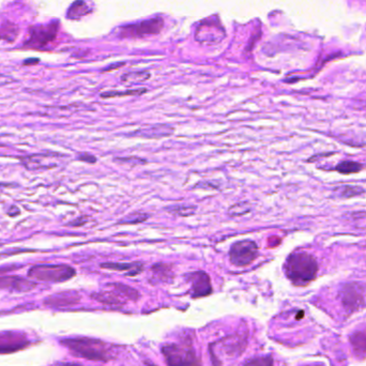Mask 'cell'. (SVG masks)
Masks as SVG:
<instances>
[{
    "label": "cell",
    "mask_w": 366,
    "mask_h": 366,
    "mask_svg": "<svg viewBox=\"0 0 366 366\" xmlns=\"http://www.w3.org/2000/svg\"><path fill=\"white\" fill-rule=\"evenodd\" d=\"M60 344L66 347L75 356L91 361L108 362L114 358L112 347L101 340L92 338H66Z\"/></svg>",
    "instance_id": "obj_1"
},
{
    "label": "cell",
    "mask_w": 366,
    "mask_h": 366,
    "mask_svg": "<svg viewBox=\"0 0 366 366\" xmlns=\"http://www.w3.org/2000/svg\"><path fill=\"white\" fill-rule=\"evenodd\" d=\"M318 272V264L308 252H294L287 258L285 273L296 286H306L314 280Z\"/></svg>",
    "instance_id": "obj_2"
},
{
    "label": "cell",
    "mask_w": 366,
    "mask_h": 366,
    "mask_svg": "<svg viewBox=\"0 0 366 366\" xmlns=\"http://www.w3.org/2000/svg\"><path fill=\"white\" fill-rule=\"evenodd\" d=\"M162 354L167 366H202L190 342H170L162 347Z\"/></svg>",
    "instance_id": "obj_3"
},
{
    "label": "cell",
    "mask_w": 366,
    "mask_h": 366,
    "mask_svg": "<svg viewBox=\"0 0 366 366\" xmlns=\"http://www.w3.org/2000/svg\"><path fill=\"white\" fill-rule=\"evenodd\" d=\"M76 271L68 264H36L28 271V278L41 282L62 283L75 276Z\"/></svg>",
    "instance_id": "obj_4"
},
{
    "label": "cell",
    "mask_w": 366,
    "mask_h": 366,
    "mask_svg": "<svg viewBox=\"0 0 366 366\" xmlns=\"http://www.w3.org/2000/svg\"><path fill=\"white\" fill-rule=\"evenodd\" d=\"M91 296L100 303L112 305V306H122L128 301H136L140 298V294L136 289L121 283H112L108 285V290L92 294Z\"/></svg>",
    "instance_id": "obj_5"
},
{
    "label": "cell",
    "mask_w": 366,
    "mask_h": 366,
    "mask_svg": "<svg viewBox=\"0 0 366 366\" xmlns=\"http://www.w3.org/2000/svg\"><path fill=\"white\" fill-rule=\"evenodd\" d=\"M59 22H54L48 25H34L28 30V38L24 42L26 48L42 50L54 41L57 36Z\"/></svg>",
    "instance_id": "obj_6"
},
{
    "label": "cell",
    "mask_w": 366,
    "mask_h": 366,
    "mask_svg": "<svg viewBox=\"0 0 366 366\" xmlns=\"http://www.w3.org/2000/svg\"><path fill=\"white\" fill-rule=\"evenodd\" d=\"M258 256V246L255 241L242 240L232 244L230 250V262L237 266H246L253 262Z\"/></svg>",
    "instance_id": "obj_7"
},
{
    "label": "cell",
    "mask_w": 366,
    "mask_h": 366,
    "mask_svg": "<svg viewBox=\"0 0 366 366\" xmlns=\"http://www.w3.org/2000/svg\"><path fill=\"white\" fill-rule=\"evenodd\" d=\"M340 301L348 315L361 310L365 305L363 287L356 283L344 285L340 290Z\"/></svg>",
    "instance_id": "obj_8"
},
{
    "label": "cell",
    "mask_w": 366,
    "mask_h": 366,
    "mask_svg": "<svg viewBox=\"0 0 366 366\" xmlns=\"http://www.w3.org/2000/svg\"><path fill=\"white\" fill-rule=\"evenodd\" d=\"M32 345L27 335L16 331L0 332V354H13Z\"/></svg>",
    "instance_id": "obj_9"
},
{
    "label": "cell",
    "mask_w": 366,
    "mask_h": 366,
    "mask_svg": "<svg viewBox=\"0 0 366 366\" xmlns=\"http://www.w3.org/2000/svg\"><path fill=\"white\" fill-rule=\"evenodd\" d=\"M196 40L204 44L213 45L220 43L225 38V32L218 22L208 20L198 26L196 30Z\"/></svg>",
    "instance_id": "obj_10"
},
{
    "label": "cell",
    "mask_w": 366,
    "mask_h": 366,
    "mask_svg": "<svg viewBox=\"0 0 366 366\" xmlns=\"http://www.w3.org/2000/svg\"><path fill=\"white\" fill-rule=\"evenodd\" d=\"M164 22L162 18H156L149 20H144L135 25H130L122 29L121 36H144L156 34L163 28Z\"/></svg>",
    "instance_id": "obj_11"
},
{
    "label": "cell",
    "mask_w": 366,
    "mask_h": 366,
    "mask_svg": "<svg viewBox=\"0 0 366 366\" xmlns=\"http://www.w3.org/2000/svg\"><path fill=\"white\" fill-rule=\"evenodd\" d=\"M190 283L193 298H202L207 296L212 292V285L210 276L204 271L192 272L186 276Z\"/></svg>",
    "instance_id": "obj_12"
},
{
    "label": "cell",
    "mask_w": 366,
    "mask_h": 366,
    "mask_svg": "<svg viewBox=\"0 0 366 366\" xmlns=\"http://www.w3.org/2000/svg\"><path fill=\"white\" fill-rule=\"evenodd\" d=\"M36 287L34 282L20 276H2L0 278V290L14 292H28Z\"/></svg>",
    "instance_id": "obj_13"
},
{
    "label": "cell",
    "mask_w": 366,
    "mask_h": 366,
    "mask_svg": "<svg viewBox=\"0 0 366 366\" xmlns=\"http://www.w3.org/2000/svg\"><path fill=\"white\" fill-rule=\"evenodd\" d=\"M80 301V296L78 292H64L48 296V298L44 300V304L54 308H64V306H72V305L78 304Z\"/></svg>",
    "instance_id": "obj_14"
},
{
    "label": "cell",
    "mask_w": 366,
    "mask_h": 366,
    "mask_svg": "<svg viewBox=\"0 0 366 366\" xmlns=\"http://www.w3.org/2000/svg\"><path fill=\"white\" fill-rule=\"evenodd\" d=\"M174 133V128L168 124H156L144 128L137 130L132 133L133 136H142L146 138H161Z\"/></svg>",
    "instance_id": "obj_15"
},
{
    "label": "cell",
    "mask_w": 366,
    "mask_h": 366,
    "mask_svg": "<svg viewBox=\"0 0 366 366\" xmlns=\"http://www.w3.org/2000/svg\"><path fill=\"white\" fill-rule=\"evenodd\" d=\"M101 268L112 270V271L126 272V276H137V274H140L142 271L144 264L140 262H106V264H101Z\"/></svg>",
    "instance_id": "obj_16"
},
{
    "label": "cell",
    "mask_w": 366,
    "mask_h": 366,
    "mask_svg": "<svg viewBox=\"0 0 366 366\" xmlns=\"http://www.w3.org/2000/svg\"><path fill=\"white\" fill-rule=\"evenodd\" d=\"M350 345L356 356H366V333L358 331L350 335Z\"/></svg>",
    "instance_id": "obj_17"
},
{
    "label": "cell",
    "mask_w": 366,
    "mask_h": 366,
    "mask_svg": "<svg viewBox=\"0 0 366 366\" xmlns=\"http://www.w3.org/2000/svg\"><path fill=\"white\" fill-rule=\"evenodd\" d=\"M89 6L84 2V0H76L72 4L70 9L66 12V18L70 20H78L82 16H85L88 13H90Z\"/></svg>",
    "instance_id": "obj_18"
},
{
    "label": "cell",
    "mask_w": 366,
    "mask_h": 366,
    "mask_svg": "<svg viewBox=\"0 0 366 366\" xmlns=\"http://www.w3.org/2000/svg\"><path fill=\"white\" fill-rule=\"evenodd\" d=\"M18 27L10 22H6L0 26V40H4L9 43H13L18 36Z\"/></svg>",
    "instance_id": "obj_19"
},
{
    "label": "cell",
    "mask_w": 366,
    "mask_h": 366,
    "mask_svg": "<svg viewBox=\"0 0 366 366\" xmlns=\"http://www.w3.org/2000/svg\"><path fill=\"white\" fill-rule=\"evenodd\" d=\"M152 276L158 282H167L172 276V266L166 264H156L151 268Z\"/></svg>",
    "instance_id": "obj_20"
},
{
    "label": "cell",
    "mask_w": 366,
    "mask_h": 366,
    "mask_svg": "<svg viewBox=\"0 0 366 366\" xmlns=\"http://www.w3.org/2000/svg\"><path fill=\"white\" fill-rule=\"evenodd\" d=\"M166 211L172 213V214H174V216L186 218V216H190L195 214L196 207H195V206L181 204L170 206V207L166 208Z\"/></svg>",
    "instance_id": "obj_21"
},
{
    "label": "cell",
    "mask_w": 366,
    "mask_h": 366,
    "mask_svg": "<svg viewBox=\"0 0 366 366\" xmlns=\"http://www.w3.org/2000/svg\"><path fill=\"white\" fill-rule=\"evenodd\" d=\"M147 89H130L126 91H106V92L101 94V98H118V96H140L146 92Z\"/></svg>",
    "instance_id": "obj_22"
},
{
    "label": "cell",
    "mask_w": 366,
    "mask_h": 366,
    "mask_svg": "<svg viewBox=\"0 0 366 366\" xmlns=\"http://www.w3.org/2000/svg\"><path fill=\"white\" fill-rule=\"evenodd\" d=\"M361 170H362V165L360 163L352 162V161L342 162L336 166V170L342 174H356V172H359Z\"/></svg>",
    "instance_id": "obj_23"
},
{
    "label": "cell",
    "mask_w": 366,
    "mask_h": 366,
    "mask_svg": "<svg viewBox=\"0 0 366 366\" xmlns=\"http://www.w3.org/2000/svg\"><path fill=\"white\" fill-rule=\"evenodd\" d=\"M335 192H338L340 197L349 198L354 197L359 194H362L364 190L360 186H342L338 188H335Z\"/></svg>",
    "instance_id": "obj_24"
},
{
    "label": "cell",
    "mask_w": 366,
    "mask_h": 366,
    "mask_svg": "<svg viewBox=\"0 0 366 366\" xmlns=\"http://www.w3.org/2000/svg\"><path fill=\"white\" fill-rule=\"evenodd\" d=\"M273 359L271 356H255L244 363V366H273Z\"/></svg>",
    "instance_id": "obj_25"
},
{
    "label": "cell",
    "mask_w": 366,
    "mask_h": 366,
    "mask_svg": "<svg viewBox=\"0 0 366 366\" xmlns=\"http://www.w3.org/2000/svg\"><path fill=\"white\" fill-rule=\"evenodd\" d=\"M149 216L147 213L144 212H135L132 213V214L128 216L126 218H124L122 220H120V224H138V223H142L144 220H148Z\"/></svg>",
    "instance_id": "obj_26"
},
{
    "label": "cell",
    "mask_w": 366,
    "mask_h": 366,
    "mask_svg": "<svg viewBox=\"0 0 366 366\" xmlns=\"http://www.w3.org/2000/svg\"><path fill=\"white\" fill-rule=\"evenodd\" d=\"M250 211V206L248 204V202H240V204H237L232 206V207L230 209V211H228V214H230V216H244L246 214V213H248Z\"/></svg>",
    "instance_id": "obj_27"
},
{
    "label": "cell",
    "mask_w": 366,
    "mask_h": 366,
    "mask_svg": "<svg viewBox=\"0 0 366 366\" xmlns=\"http://www.w3.org/2000/svg\"><path fill=\"white\" fill-rule=\"evenodd\" d=\"M150 78L147 72H133L122 75V80L124 82H144Z\"/></svg>",
    "instance_id": "obj_28"
},
{
    "label": "cell",
    "mask_w": 366,
    "mask_h": 366,
    "mask_svg": "<svg viewBox=\"0 0 366 366\" xmlns=\"http://www.w3.org/2000/svg\"><path fill=\"white\" fill-rule=\"evenodd\" d=\"M114 161H116L118 163L121 164H130L132 166H136V165H140V164H144L146 161L142 160V158H137V156H126V158H116Z\"/></svg>",
    "instance_id": "obj_29"
},
{
    "label": "cell",
    "mask_w": 366,
    "mask_h": 366,
    "mask_svg": "<svg viewBox=\"0 0 366 366\" xmlns=\"http://www.w3.org/2000/svg\"><path fill=\"white\" fill-rule=\"evenodd\" d=\"M78 160H80V161H82V162H86V163H96V158L94 156H91L88 154H80Z\"/></svg>",
    "instance_id": "obj_30"
},
{
    "label": "cell",
    "mask_w": 366,
    "mask_h": 366,
    "mask_svg": "<svg viewBox=\"0 0 366 366\" xmlns=\"http://www.w3.org/2000/svg\"><path fill=\"white\" fill-rule=\"evenodd\" d=\"M55 366H82V365L74 362H64V363H57Z\"/></svg>",
    "instance_id": "obj_31"
},
{
    "label": "cell",
    "mask_w": 366,
    "mask_h": 366,
    "mask_svg": "<svg viewBox=\"0 0 366 366\" xmlns=\"http://www.w3.org/2000/svg\"><path fill=\"white\" fill-rule=\"evenodd\" d=\"M38 62H39V60L36 59V60H32V61H25L24 64H36Z\"/></svg>",
    "instance_id": "obj_32"
},
{
    "label": "cell",
    "mask_w": 366,
    "mask_h": 366,
    "mask_svg": "<svg viewBox=\"0 0 366 366\" xmlns=\"http://www.w3.org/2000/svg\"><path fill=\"white\" fill-rule=\"evenodd\" d=\"M144 366H156V365L154 364V363H151V362H146V363H144Z\"/></svg>",
    "instance_id": "obj_33"
},
{
    "label": "cell",
    "mask_w": 366,
    "mask_h": 366,
    "mask_svg": "<svg viewBox=\"0 0 366 366\" xmlns=\"http://www.w3.org/2000/svg\"><path fill=\"white\" fill-rule=\"evenodd\" d=\"M308 366H324V365L322 364V363H316V364H310Z\"/></svg>",
    "instance_id": "obj_34"
}]
</instances>
